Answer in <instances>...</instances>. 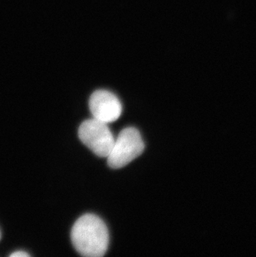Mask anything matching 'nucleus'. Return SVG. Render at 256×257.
Instances as JSON below:
<instances>
[{
    "instance_id": "nucleus-1",
    "label": "nucleus",
    "mask_w": 256,
    "mask_h": 257,
    "mask_svg": "<svg viewBox=\"0 0 256 257\" xmlns=\"http://www.w3.org/2000/svg\"><path fill=\"white\" fill-rule=\"evenodd\" d=\"M71 239L76 250L83 256H103L108 247L107 227L94 214H85L77 219L71 231Z\"/></svg>"
},
{
    "instance_id": "nucleus-2",
    "label": "nucleus",
    "mask_w": 256,
    "mask_h": 257,
    "mask_svg": "<svg viewBox=\"0 0 256 257\" xmlns=\"http://www.w3.org/2000/svg\"><path fill=\"white\" fill-rule=\"evenodd\" d=\"M145 144L135 127H126L115 139L113 147L107 156V164L113 169L123 168L143 153Z\"/></svg>"
},
{
    "instance_id": "nucleus-3",
    "label": "nucleus",
    "mask_w": 256,
    "mask_h": 257,
    "mask_svg": "<svg viewBox=\"0 0 256 257\" xmlns=\"http://www.w3.org/2000/svg\"><path fill=\"white\" fill-rule=\"evenodd\" d=\"M78 137L84 145L100 158H107L115 142L107 123L95 118L86 120L80 125Z\"/></svg>"
},
{
    "instance_id": "nucleus-4",
    "label": "nucleus",
    "mask_w": 256,
    "mask_h": 257,
    "mask_svg": "<svg viewBox=\"0 0 256 257\" xmlns=\"http://www.w3.org/2000/svg\"><path fill=\"white\" fill-rule=\"evenodd\" d=\"M89 108L93 118L107 124L116 121L122 111L118 97L107 90H97L91 95Z\"/></svg>"
},
{
    "instance_id": "nucleus-5",
    "label": "nucleus",
    "mask_w": 256,
    "mask_h": 257,
    "mask_svg": "<svg viewBox=\"0 0 256 257\" xmlns=\"http://www.w3.org/2000/svg\"><path fill=\"white\" fill-rule=\"evenodd\" d=\"M10 256L11 257H27L29 256V254H28V253L25 252V251H20V250H19V251H16V252H14L10 255Z\"/></svg>"
},
{
    "instance_id": "nucleus-6",
    "label": "nucleus",
    "mask_w": 256,
    "mask_h": 257,
    "mask_svg": "<svg viewBox=\"0 0 256 257\" xmlns=\"http://www.w3.org/2000/svg\"><path fill=\"white\" fill-rule=\"evenodd\" d=\"M0 239H1V232H0Z\"/></svg>"
}]
</instances>
